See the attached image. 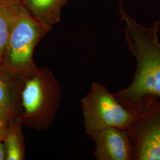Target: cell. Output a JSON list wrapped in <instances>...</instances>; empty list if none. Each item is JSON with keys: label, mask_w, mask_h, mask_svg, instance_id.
I'll return each mask as SVG.
<instances>
[{"label": "cell", "mask_w": 160, "mask_h": 160, "mask_svg": "<svg viewBox=\"0 0 160 160\" xmlns=\"http://www.w3.org/2000/svg\"><path fill=\"white\" fill-rule=\"evenodd\" d=\"M120 2L121 19L125 23V40L137 67L130 85L113 94L124 108L131 111L145 97L160 98V21L145 27L129 15L122 0Z\"/></svg>", "instance_id": "cell-1"}, {"label": "cell", "mask_w": 160, "mask_h": 160, "mask_svg": "<svg viewBox=\"0 0 160 160\" xmlns=\"http://www.w3.org/2000/svg\"><path fill=\"white\" fill-rule=\"evenodd\" d=\"M61 100L59 81L47 67L38 68L33 74L23 80L20 92L21 122L35 130L49 128Z\"/></svg>", "instance_id": "cell-2"}, {"label": "cell", "mask_w": 160, "mask_h": 160, "mask_svg": "<svg viewBox=\"0 0 160 160\" xmlns=\"http://www.w3.org/2000/svg\"><path fill=\"white\" fill-rule=\"evenodd\" d=\"M51 29L19 6L2 61L6 68L23 81L33 74L38 69L33 60L34 49Z\"/></svg>", "instance_id": "cell-3"}, {"label": "cell", "mask_w": 160, "mask_h": 160, "mask_svg": "<svg viewBox=\"0 0 160 160\" xmlns=\"http://www.w3.org/2000/svg\"><path fill=\"white\" fill-rule=\"evenodd\" d=\"M134 118L126 129L132 160H160V100L143 98L131 111Z\"/></svg>", "instance_id": "cell-4"}, {"label": "cell", "mask_w": 160, "mask_h": 160, "mask_svg": "<svg viewBox=\"0 0 160 160\" xmlns=\"http://www.w3.org/2000/svg\"><path fill=\"white\" fill-rule=\"evenodd\" d=\"M86 133H92L111 127L127 129L134 114L124 108L113 94L101 84L94 82L81 100Z\"/></svg>", "instance_id": "cell-5"}, {"label": "cell", "mask_w": 160, "mask_h": 160, "mask_svg": "<svg viewBox=\"0 0 160 160\" xmlns=\"http://www.w3.org/2000/svg\"><path fill=\"white\" fill-rule=\"evenodd\" d=\"M95 143L97 160H132V149L126 129L111 127L90 136Z\"/></svg>", "instance_id": "cell-6"}, {"label": "cell", "mask_w": 160, "mask_h": 160, "mask_svg": "<svg viewBox=\"0 0 160 160\" xmlns=\"http://www.w3.org/2000/svg\"><path fill=\"white\" fill-rule=\"evenodd\" d=\"M68 0H20V5L37 20L52 27L60 22L61 11Z\"/></svg>", "instance_id": "cell-7"}, {"label": "cell", "mask_w": 160, "mask_h": 160, "mask_svg": "<svg viewBox=\"0 0 160 160\" xmlns=\"http://www.w3.org/2000/svg\"><path fill=\"white\" fill-rule=\"evenodd\" d=\"M20 6H8L0 4V63L2 61L15 14L17 8Z\"/></svg>", "instance_id": "cell-8"}, {"label": "cell", "mask_w": 160, "mask_h": 160, "mask_svg": "<svg viewBox=\"0 0 160 160\" xmlns=\"http://www.w3.org/2000/svg\"><path fill=\"white\" fill-rule=\"evenodd\" d=\"M6 159L23 160L25 157V147L22 131L18 126L13 125L6 133Z\"/></svg>", "instance_id": "cell-9"}, {"label": "cell", "mask_w": 160, "mask_h": 160, "mask_svg": "<svg viewBox=\"0 0 160 160\" xmlns=\"http://www.w3.org/2000/svg\"><path fill=\"white\" fill-rule=\"evenodd\" d=\"M12 104V92L8 82L0 76V112L7 116Z\"/></svg>", "instance_id": "cell-10"}, {"label": "cell", "mask_w": 160, "mask_h": 160, "mask_svg": "<svg viewBox=\"0 0 160 160\" xmlns=\"http://www.w3.org/2000/svg\"><path fill=\"white\" fill-rule=\"evenodd\" d=\"M4 122L0 123V160H3L6 158V151L2 143V140L4 138L6 132L4 131Z\"/></svg>", "instance_id": "cell-11"}, {"label": "cell", "mask_w": 160, "mask_h": 160, "mask_svg": "<svg viewBox=\"0 0 160 160\" xmlns=\"http://www.w3.org/2000/svg\"><path fill=\"white\" fill-rule=\"evenodd\" d=\"M0 4L8 6H20V0H0Z\"/></svg>", "instance_id": "cell-12"}, {"label": "cell", "mask_w": 160, "mask_h": 160, "mask_svg": "<svg viewBox=\"0 0 160 160\" xmlns=\"http://www.w3.org/2000/svg\"><path fill=\"white\" fill-rule=\"evenodd\" d=\"M6 116L4 114H2L1 112H0V123L4 122V120L6 119Z\"/></svg>", "instance_id": "cell-13"}]
</instances>
